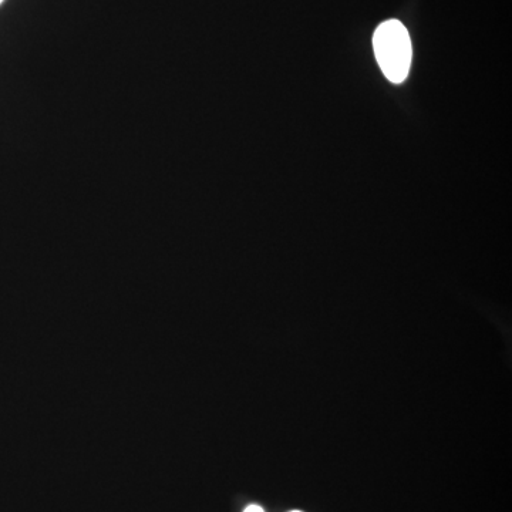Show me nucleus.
Instances as JSON below:
<instances>
[{
    "instance_id": "nucleus-1",
    "label": "nucleus",
    "mask_w": 512,
    "mask_h": 512,
    "mask_svg": "<svg viewBox=\"0 0 512 512\" xmlns=\"http://www.w3.org/2000/svg\"><path fill=\"white\" fill-rule=\"evenodd\" d=\"M373 49L384 76L392 83H403L412 64V40L399 20H387L376 29Z\"/></svg>"
},
{
    "instance_id": "nucleus-2",
    "label": "nucleus",
    "mask_w": 512,
    "mask_h": 512,
    "mask_svg": "<svg viewBox=\"0 0 512 512\" xmlns=\"http://www.w3.org/2000/svg\"><path fill=\"white\" fill-rule=\"evenodd\" d=\"M244 512H264L261 507H258V505H249L247 510Z\"/></svg>"
},
{
    "instance_id": "nucleus-3",
    "label": "nucleus",
    "mask_w": 512,
    "mask_h": 512,
    "mask_svg": "<svg viewBox=\"0 0 512 512\" xmlns=\"http://www.w3.org/2000/svg\"><path fill=\"white\" fill-rule=\"evenodd\" d=\"M3 2H5V0H0V5H2Z\"/></svg>"
},
{
    "instance_id": "nucleus-4",
    "label": "nucleus",
    "mask_w": 512,
    "mask_h": 512,
    "mask_svg": "<svg viewBox=\"0 0 512 512\" xmlns=\"http://www.w3.org/2000/svg\"><path fill=\"white\" fill-rule=\"evenodd\" d=\"M292 512H301V511H292Z\"/></svg>"
}]
</instances>
